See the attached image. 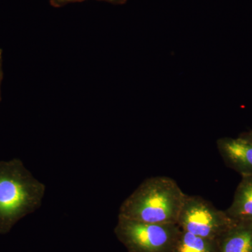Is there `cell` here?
Wrapping results in <instances>:
<instances>
[{
    "label": "cell",
    "mask_w": 252,
    "mask_h": 252,
    "mask_svg": "<svg viewBox=\"0 0 252 252\" xmlns=\"http://www.w3.org/2000/svg\"><path fill=\"white\" fill-rule=\"evenodd\" d=\"M46 186L18 158L0 161V234L41 207Z\"/></svg>",
    "instance_id": "7a4b0ae2"
},
{
    "label": "cell",
    "mask_w": 252,
    "mask_h": 252,
    "mask_svg": "<svg viewBox=\"0 0 252 252\" xmlns=\"http://www.w3.org/2000/svg\"><path fill=\"white\" fill-rule=\"evenodd\" d=\"M234 221L226 212L199 195L186 194L177 220L181 230L200 237L217 240Z\"/></svg>",
    "instance_id": "277c9868"
},
{
    "label": "cell",
    "mask_w": 252,
    "mask_h": 252,
    "mask_svg": "<svg viewBox=\"0 0 252 252\" xmlns=\"http://www.w3.org/2000/svg\"><path fill=\"white\" fill-rule=\"evenodd\" d=\"M239 137H242V138L245 139V140H248L252 143V130L242 133Z\"/></svg>",
    "instance_id": "8fae6325"
},
{
    "label": "cell",
    "mask_w": 252,
    "mask_h": 252,
    "mask_svg": "<svg viewBox=\"0 0 252 252\" xmlns=\"http://www.w3.org/2000/svg\"><path fill=\"white\" fill-rule=\"evenodd\" d=\"M185 196L173 179L149 177L123 202L118 216L144 223L177 224Z\"/></svg>",
    "instance_id": "6da1fadb"
},
{
    "label": "cell",
    "mask_w": 252,
    "mask_h": 252,
    "mask_svg": "<svg viewBox=\"0 0 252 252\" xmlns=\"http://www.w3.org/2000/svg\"><path fill=\"white\" fill-rule=\"evenodd\" d=\"M180 232L177 224L144 223L121 216L114 228L127 252H171Z\"/></svg>",
    "instance_id": "3957f363"
},
{
    "label": "cell",
    "mask_w": 252,
    "mask_h": 252,
    "mask_svg": "<svg viewBox=\"0 0 252 252\" xmlns=\"http://www.w3.org/2000/svg\"><path fill=\"white\" fill-rule=\"evenodd\" d=\"M171 252H218L217 241L181 230Z\"/></svg>",
    "instance_id": "ba28073f"
},
{
    "label": "cell",
    "mask_w": 252,
    "mask_h": 252,
    "mask_svg": "<svg viewBox=\"0 0 252 252\" xmlns=\"http://www.w3.org/2000/svg\"><path fill=\"white\" fill-rule=\"evenodd\" d=\"M217 241L218 252H252V226L235 223Z\"/></svg>",
    "instance_id": "52a82bcc"
},
{
    "label": "cell",
    "mask_w": 252,
    "mask_h": 252,
    "mask_svg": "<svg viewBox=\"0 0 252 252\" xmlns=\"http://www.w3.org/2000/svg\"><path fill=\"white\" fill-rule=\"evenodd\" d=\"M3 76H4V72H3V51L2 50L0 49V102H1V85L2 82Z\"/></svg>",
    "instance_id": "30bf717a"
},
{
    "label": "cell",
    "mask_w": 252,
    "mask_h": 252,
    "mask_svg": "<svg viewBox=\"0 0 252 252\" xmlns=\"http://www.w3.org/2000/svg\"><path fill=\"white\" fill-rule=\"evenodd\" d=\"M225 212L234 223L252 226V176L242 177L233 202Z\"/></svg>",
    "instance_id": "8992f818"
},
{
    "label": "cell",
    "mask_w": 252,
    "mask_h": 252,
    "mask_svg": "<svg viewBox=\"0 0 252 252\" xmlns=\"http://www.w3.org/2000/svg\"><path fill=\"white\" fill-rule=\"evenodd\" d=\"M85 1V0H50V4L51 6L56 8L62 7L64 5L70 4V3L79 2V1ZM104 1H114V0H104Z\"/></svg>",
    "instance_id": "9c48e42d"
},
{
    "label": "cell",
    "mask_w": 252,
    "mask_h": 252,
    "mask_svg": "<svg viewBox=\"0 0 252 252\" xmlns=\"http://www.w3.org/2000/svg\"><path fill=\"white\" fill-rule=\"evenodd\" d=\"M219 153L225 165L244 176H252V143L238 137L217 140Z\"/></svg>",
    "instance_id": "5b68a950"
}]
</instances>
